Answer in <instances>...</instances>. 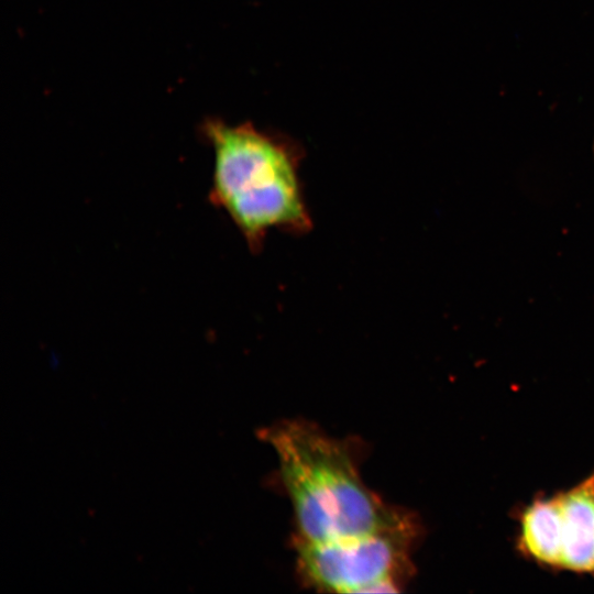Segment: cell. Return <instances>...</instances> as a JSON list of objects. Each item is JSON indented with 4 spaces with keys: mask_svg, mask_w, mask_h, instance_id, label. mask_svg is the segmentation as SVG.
I'll list each match as a JSON object with an SVG mask.
<instances>
[{
    "mask_svg": "<svg viewBox=\"0 0 594 594\" xmlns=\"http://www.w3.org/2000/svg\"><path fill=\"white\" fill-rule=\"evenodd\" d=\"M519 553L541 568L594 576V472L517 514Z\"/></svg>",
    "mask_w": 594,
    "mask_h": 594,
    "instance_id": "277c9868",
    "label": "cell"
},
{
    "mask_svg": "<svg viewBox=\"0 0 594 594\" xmlns=\"http://www.w3.org/2000/svg\"><path fill=\"white\" fill-rule=\"evenodd\" d=\"M420 534L416 517L403 508L370 532L320 543H295L300 580L336 593L396 592L411 572V552Z\"/></svg>",
    "mask_w": 594,
    "mask_h": 594,
    "instance_id": "3957f363",
    "label": "cell"
},
{
    "mask_svg": "<svg viewBox=\"0 0 594 594\" xmlns=\"http://www.w3.org/2000/svg\"><path fill=\"white\" fill-rule=\"evenodd\" d=\"M278 460L296 522L295 543L363 535L392 521L403 508L385 504L363 482L349 444L304 420L262 430Z\"/></svg>",
    "mask_w": 594,
    "mask_h": 594,
    "instance_id": "6da1fadb",
    "label": "cell"
},
{
    "mask_svg": "<svg viewBox=\"0 0 594 594\" xmlns=\"http://www.w3.org/2000/svg\"><path fill=\"white\" fill-rule=\"evenodd\" d=\"M205 136L215 163L209 200L223 210L249 250L260 253L272 230L304 235L312 229L300 164L304 152L292 139L250 123L209 120Z\"/></svg>",
    "mask_w": 594,
    "mask_h": 594,
    "instance_id": "7a4b0ae2",
    "label": "cell"
}]
</instances>
